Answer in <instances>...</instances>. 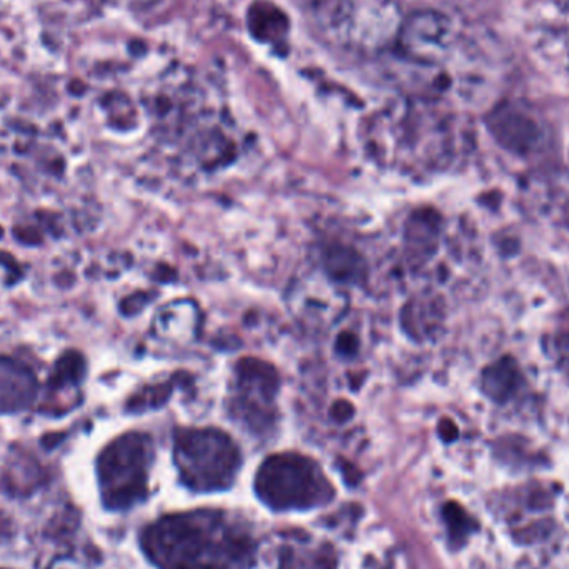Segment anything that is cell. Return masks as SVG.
<instances>
[{
	"label": "cell",
	"instance_id": "cell-1",
	"mask_svg": "<svg viewBox=\"0 0 569 569\" xmlns=\"http://www.w3.org/2000/svg\"><path fill=\"white\" fill-rule=\"evenodd\" d=\"M140 541L160 569H252L257 553L250 531L223 511L164 516Z\"/></svg>",
	"mask_w": 569,
	"mask_h": 569
},
{
	"label": "cell",
	"instance_id": "cell-2",
	"mask_svg": "<svg viewBox=\"0 0 569 569\" xmlns=\"http://www.w3.org/2000/svg\"><path fill=\"white\" fill-rule=\"evenodd\" d=\"M255 488L258 498L277 511L320 508L335 496L322 468L298 453H278L263 461Z\"/></svg>",
	"mask_w": 569,
	"mask_h": 569
},
{
	"label": "cell",
	"instance_id": "cell-3",
	"mask_svg": "<svg viewBox=\"0 0 569 569\" xmlns=\"http://www.w3.org/2000/svg\"><path fill=\"white\" fill-rule=\"evenodd\" d=\"M174 455L184 485L198 493L227 490L242 465L235 441L215 428L177 430Z\"/></svg>",
	"mask_w": 569,
	"mask_h": 569
},
{
	"label": "cell",
	"instance_id": "cell-4",
	"mask_svg": "<svg viewBox=\"0 0 569 569\" xmlns=\"http://www.w3.org/2000/svg\"><path fill=\"white\" fill-rule=\"evenodd\" d=\"M154 446L149 435L129 433L110 443L97 461L100 496L110 511L130 510L149 495Z\"/></svg>",
	"mask_w": 569,
	"mask_h": 569
},
{
	"label": "cell",
	"instance_id": "cell-5",
	"mask_svg": "<svg viewBox=\"0 0 569 569\" xmlns=\"http://www.w3.org/2000/svg\"><path fill=\"white\" fill-rule=\"evenodd\" d=\"M278 375L275 368L257 358L240 360L233 380L232 415L252 433L272 430Z\"/></svg>",
	"mask_w": 569,
	"mask_h": 569
},
{
	"label": "cell",
	"instance_id": "cell-6",
	"mask_svg": "<svg viewBox=\"0 0 569 569\" xmlns=\"http://www.w3.org/2000/svg\"><path fill=\"white\" fill-rule=\"evenodd\" d=\"M446 523H448V530H450L451 540L455 543H463L466 536L473 533L476 528L475 521L471 520L470 516L466 515V511L461 506L450 503L445 508Z\"/></svg>",
	"mask_w": 569,
	"mask_h": 569
},
{
	"label": "cell",
	"instance_id": "cell-7",
	"mask_svg": "<svg viewBox=\"0 0 569 569\" xmlns=\"http://www.w3.org/2000/svg\"><path fill=\"white\" fill-rule=\"evenodd\" d=\"M515 378L516 370L511 367V365H496V367L490 368V370L486 372L485 388L486 390H490V388L496 386L490 395L496 398V400H498V398H505V395H503V383H505L508 393H511V390H513L516 385Z\"/></svg>",
	"mask_w": 569,
	"mask_h": 569
},
{
	"label": "cell",
	"instance_id": "cell-8",
	"mask_svg": "<svg viewBox=\"0 0 569 569\" xmlns=\"http://www.w3.org/2000/svg\"><path fill=\"white\" fill-rule=\"evenodd\" d=\"M357 347V338L353 337L352 333H343L340 340H338V350H340V353L352 355V353L357 352Z\"/></svg>",
	"mask_w": 569,
	"mask_h": 569
},
{
	"label": "cell",
	"instance_id": "cell-9",
	"mask_svg": "<svg viewBox=\"0 0 569 569\" xmlns=\"http://www.w3.org/2000/svg\"><path fill=\"white\" fill-rule=\"evenodd\" d=\"M352 406L347 401H340L337 405L333 406V416L340 418V420H347L348 416L352 415Z\"/></svg>",
	"mask_w": 569,
	"mask_h": 569
},
{
	"label": "cell",
	"instance_id": "cell-10",
	"mask_svg": "<svg viewBox=\"0 0 569 569\" xmlns=\"http://www.w3.org/2000/svg\"><path fill=\"white\" fill-rule=\"evenodd\" d=\"M446 426H448L446 430L445 428H441V435H443L445 440H453L456 436V428L453 426V423H450V421H446Z\"/></svg>",
	"mask_w": 569,
	"mask_h": 569
}]
</instances>
